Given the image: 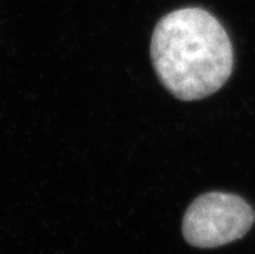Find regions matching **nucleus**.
Instances as JSON below:
<instances>
[{
  "mask_svg": "<svg viewBox=\"0 0 255 254\" xmlns=\"http://www.w3.org/2000/svg\"><path fill=\"white\" fill-rule=\"evenodd\" d=\"M254 219L252 206L237 195L204 193L185 212L183 235L194 247L215 248L243 238Z\"/></svg>",
  "mask_w": 255,
  "mask_h": 254,
  "instance_id": "2",
  "label": "nucleus"
},
{
  "mask_svg": "<svg viewBox=\"0 0 255 254\" xmlns=\"http://www.w3.org/2000/svg\"><path fill=\"white\" fill-rule=\"evenodd\" d=\"M150 55L163 86L185 101L217 92L233 68L226 30L201 8H184L163 17L153 32Z\"/></svg>",
  "mask_w": 255,
  "mask_h": 254,
  "instance_id": "1",
  "label": "nucleus"
}]
</instances>
